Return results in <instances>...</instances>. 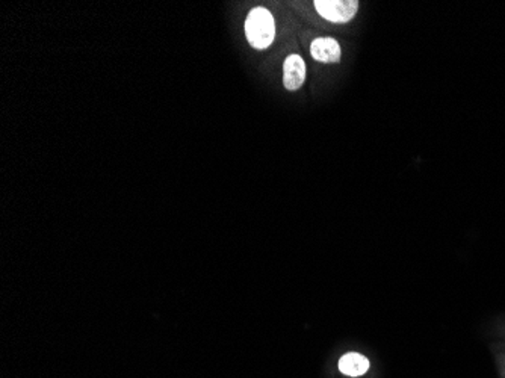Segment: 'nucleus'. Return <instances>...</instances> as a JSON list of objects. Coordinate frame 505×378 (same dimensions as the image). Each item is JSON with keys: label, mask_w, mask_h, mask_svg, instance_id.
Instances as JSON below:
<instances>
[{"label": "nucleus", "mask_w": 505, "mask_h": 378, "mask_svg": "<svg viewBox=\"0 0 505 378\" xmlns=\"http://www.w3.org/2000/svg\"><path fill=\"white\" fill-rule=\"evenodd\" d=\"M311 55L318 63L337 64L341 61V46L335 38H316L311 44Z\"/></svg>", "instance_id": "20e7f679"}, {"label": "nucleus", "mask_w": 505, "mask_h": 378, "mask_svg": "<svg viewBox=\"0 0 505 378\" xmlns=\"http://www.w3.org/2000/svg\"><path fill=\"white\" fill-rule=\"evenodd\" d=\"M245 37L256 50H265L275 38V22L266 8H254L245 20Z\"/></svg>", "instance_id": "f257e3e1"}, {"label": "nucleus", "mask_w": 505, "mask_h": 378, "mask_svg": "<svg viewBox=\"0 0 505 378\" xmlns=\"http://www.w3.org/2000/svg\"><path fill=\"white\" fill-rule=\"evenodd\" d=\"M318 14L332 23H347L351 20L357 9V0H315Z\"/></svg>", "instance_id": "f03ea898"}, {"label": "nucleus", "mask_w": 505, "mask_h": 378, "mask_svg": "<svg viewBox=\"0 0 505 378\" xmlns=\"http://www.w3.org/2000/svg\"><path fill=\"white\" fill-rule=\"evenodd\" d=\"M306 80V64L300 55H291L283 64V85L286 89H300Z\"/></svg>", "instance_id": "7ed1b4c3"}, {"label": "nucleus", "mask_w": 505, "mask_h": 378, "mask_svg": "<svg viewBox=\"0 0 505 378\" xmlns=\"http://www.w3.org/2000/svg\"><path fill=\"white\" fill-rule=\"evenodd\" d=\"M369 370V360L359 353H348L339 360V371L349 377H360Z\"/></svg>", "instance_id": "39448f33"}]
</instances>
